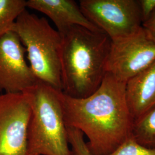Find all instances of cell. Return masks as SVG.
I'll return each mask as SVG.
<instances>
[{
	"label": "cell",
	"mask_w": 155,
	"mask_h": 155,
	"mask_svg": "<svg viewBox=\"0 0 155 155\" xmlns=\"http://www.w3.org/2000/svg\"><path fill=\"white\" fill-rule=\"evenodd\" d=\"M125 84L106 72L100 87L84 98L61 91L67 127L81 131L93 155H109L131 137L133 118L125 96Z\"/></svg>",
	"instance_id": "obj_1"
},
{
	"label": "cell",
	"mask_w": 155,
	"mask_h": 155,
	"mask_svg": "<svg viewBox=\"0 0 155 155\" xmlns=\"http://www.w3.org/2000/svg\"><path fill=\"white\" fill-rule=\"evenodd\" d=\"M61 35V91L74 98H86L105 76L111 40L102 31L78 25Z\"/></svg>",
	"instance_id": "obj_2"
},
{
	"label": "cell",
	"mask_w": 155,
	"mask_h": 155,
	"mask_svg": "<svg viewBox=\"0 0 155 155\" xmlns=\"http://www.w3.org/2000/svg\"><path fill=\"white\" fill-rule=\"evenodd\" d=\"M24 93L31 109L27 154L72 155L61 104V91L38 81Z\"/></svg>",
	"instance_id": "obj_3"
},
{
	"label": "cell",
	"mask_w": 155,
	"mask_h": 155,
	"mask_svg": "<svg viewBox=\"0 0 155 155\" xmlns=\"http://www.w3.org/2000/svg\"><path fill=\"white\" fill-rule=\"evenodd\" d=\"M12 31L18 35L25 47L29 66L37 79L61 91V35L45 18L27 9L17 18Z\"/></svg>",
	"instance_id": "obj_4"
},
{
	"label": "cell",
	"mask_w": 155,
	"mask_h": 155,
	"mask_svg": "<svg viewBox=\"0 0 155 155\" xmlns=\"http://www.w3.org/2000/svg\"><path fill=\"white\" fill-rule=\"evenodd\" d=\"M84 15L111 41L130 36L142 28L138 0H81Z\"/></svg>",
	"instance_id": "obj_5"
},
{
	"label": "cell",
	"mask_w": 155,
	"mask_h": 155,
	"mask_svg": "<svg viewBox=\"0 0 155 155\" xmlns=\"http://www.w3.org/2000/svg\"><path fill=\"white\" fill-rule=\"evenodd\" d=\"M155 61V42L144 28L124 39L111 41L106 72L126 83Z\"/></svg>",
	"instance_id": "obj_6"
},
{
	"label": "cell",
	"mask_w": 155,
	"mask_h": 155,
	"mask_svg": "<svg viewBox=\"0 0 155 155\" xmlns=\"http://www.w3.org/2000/svg\"><path fill=\"white\" fill-rule=\"evenodd\" d=\"M31 109L24 93L0 94V155H27Z\"/></svg>",
	"instance_id": "obj_7"
},
{
	"label": "cell",
	"mask_w": 155,
	"mask_h": 155,
	"mask_svg": "<svg viewBox=\"0 0 155 155\" xmlns=\"http://www.w3.org/2000/svg\"><path fill=\"white\" fill-rule=\"evenodd\" d=\"M25 54L15 32L11 31L0 38V93H24L38 81Z\"/></svg>",
	"instance_id": "obj_8"
},
{
	"label": "cell",
	"mask_w": 155,
	"mask_h": 155,
	"mask_svg": "<svg viewBox=\"0 0 155 155\" xmlns=\"http://www.w3.org/2000/svg\"><path fill=\"white\" fill-rule=\"evenodd\" d=\"M27 7L48 17L60 34L75 25L92 31H101L89 21L79 5L73 0H28Z\"/></svg>",
	"instance_id": "obj_9"
},
{
	"label": "cell",
	"mask_w": 155,
	"mask_h": 155,
	"mask_svg": "<svg viewBox=\"0 0 155 155\" xmlns=\"http://www.w3.org/2000/svg\"><path fill=\"white\" fill-rule=\"evenodd\" d=\"M127 106L133 121L155 107V61L125 84Z\"/></svg>",
	"instance_id": "obj_10"
},
{
	"label": "cell",
	"mask_w": 155,
	"mask_h": 155,
	"mask_svg": "<svg viewBox=\"0 0 155 155\" xmlns=\"http://www.w3.org/2000/svg\"><path fill=\"white\" fill-rule=\"evenodd\" d=\"M131 136L139 144L155 148V107L134 122Z\"/></svg>",
	"instance_id": "obj_11"
},
{
	"label": "cell",
	"mask_w": 155,
	"mask_h": 155,
	"mask_svg": "<svg viewBox=\"0 0 155 155\" xmlns=\"http://www.w3.org/2000/svg\"><path fill=\"white\" fill-rule=\"evenodd\" d=\"M27 8L25 0H0V38L12 31L17 18Z\"/></svg>",
	"instance_id": "obj_12"
},
{
	"label": "cell",
	"mask_w": 155,
	"mask_h": 155,
	"mask_svg": "<svg viewBox=\"0 0 155 155\" xmlns=\"http://www.w3.org/2000/svg\"><path fill=\"white\" fill-rule=\"evenodd\" d=\"M109 155H155V148L139 144L131 136Z\"/></svg>",
	"instance_id": "obj_13"
},
{
	"label": "cell",
	"mask_w": 155,
	"mask_h": 155,
	"mask_svg": "<svg viewBox=\"0 0 155 155\" xmlns=\"http://www.w3.org/2000/svg\"><path fill=\"white\" fill-rule=\"evenodd\" d=\"M68 139L72 155H93L84 141L83 133L77 129L67 127Z\"/></svg>",
	"instance_id": "obj_14"
},
{
	"label": "cell",
	"mask_w": 155,
	"mask_h": 155,
	"mask_svg": "<svg viewBox=\"0 0 155 155\" xmlns=\"http://www.w3.org/2000/svg\"><path fill=\"white\" fill-rule=\"evenodd\" d=\"M143 23L147 21L155 11V0H138ZM143 25V24H142Z\"/></svg>",
	"instance_id": "obj_15"
},
{
	"label": "cell",
	"mask_w": 155,
	"mask_h": 155,
	"mask_svg": "<svg viewBox=\"0 0 155 155\" xmlns=\"http://www.w3.org/2000/svg\"><path fill=\"white\" fill-rule=\"evenodd\" d=\"M142 27L150 39L155 42V11L149 18L143 23Z\"/></svg>",
	"instance_id": "obj_16"
},
{
	"label": "cell",
	"mask_w": 155,
	"mask_h": 155,
	"mask_svg": "<svg viewBox=\"0 0 155 155\" xmlns=\"http://www.w3.org/2000/svg\"><path fill=\"white\" fill-rule=\"evenodd\" d=\"M27 155H28V154H27Z\"/></svg>",
	"instance_id": "obj_17"
}]
</instances>
